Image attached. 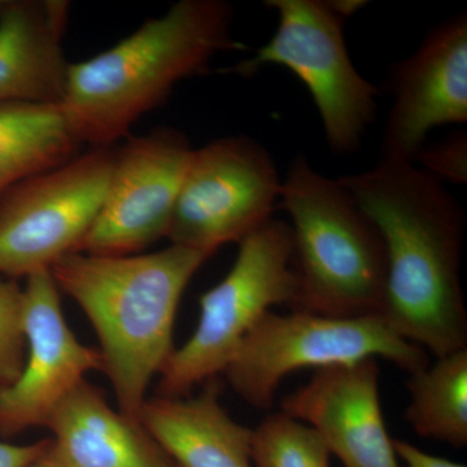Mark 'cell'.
<instances>
[{
	"mask_svg": "<svg viewBox=\"0 0 467 467\" xmlns=\"http://www.w3.org/2000/svg\"><path fill=\"white\" fill-rule=\"evenodd\" d=\"M171 467H173V466H171Z\"/></svg>",
	"mask_w": 467,
	"mask_h": 467,
	"instance_id": "26",
	"label": "cell"
},
{
	"mask_svg": "<svg viewBox=\"0 0 467 467\" xmlns=\"http://www.w3.org/2000/svg\"><path fill=\"white\" fill-rule=\"evenodd\" d=\"M207 252L171 244L149 254L73 252L51 266L58 291L78 304L99 337L119 411L138 422L153 377L173 353L178 306ZM140 423V422H138Z\"/></svg>",
	"mask_w": 467,
	"mask_h": 467,
	"instance_id": "3",
	"label": "cell"
},
{
	"mask_svg": "<svg viewBox=\"0 0 467 467\" xmlns=\"http://www.w3.org/2000/svg\"><path fill=\"white\" fill-rule=\"evenodd\" d=\"M330 457L315 429L282 411L252 430L254 467H331Z\"/></svg>",
	"mask_w": 467,
	"mask_h": 467,
	"instance_id": "19",
	"label": "cell"
},
{
	"mask_svg": "<svg viewBox=\"0 0 467 467\" xmlns=\"http://www.w3.org/2000/svg\"><path fill=\"white\" fill-rule=\"evenodd\" d=\"M115 150L94 149L0 196V276L51 269L77 251L103 207Z\"/></svg>",
	"mask_w": 467,
	"mask_h": 467,
	"instance_id": "8",
	"label": "cell"
},
{
	"mask_svg": "<svg viewBox=\"0 0 467 467\" xmlns=\"http://www.w3.org/2000/svg\"><path fill=\"white\" fill-rule=\"evenodd\" d=\"M232 23L223 0H180L109 50L70 64L58 104L70 131L92 149L126 137L181 81L207 73L218 54L245 50Z\"/></svg>",
	"mask_w": 467,
	"mask_h": 467,
	"instance_id": "2",
	"label": "cell"
},
{
	"mask_svg": "<svg viewBox=\"0 0 467 467\" xmlns=\"http://www.w3.org/2000/svg\"><path fill=\"white\" fill-rule=\"evenodd\" d=\"M281 407L315 429L343 467H400L384 423L376 358L318 368Z\"/></svg>",
	"mask_w": 467,
	"mask_h": 467,
	"instance_id": "13",
	"label": "cell"
},
{
	"mask_svg": "<svg viewBox=\"0 0 467 467\" xmlns=\"http://www.w3.org/2000/svg\"><path fill=\"white\" fill-rule=\"evenodd\" d=\"M23 330V370L14 383L0 386V435L5 438L47 426L61 401L86 380V374L103 370L99 350L79 342L70 330L50 269L26 278Z\"/></svg>",
	"mask_w": 467,
	"mask_h": 467,
	"instance_id": "11",
	"label": "cell"
},
{
	"mask_svg": "<svg viewBox=\"0 0 467 467\" xmlns=\"http://www.w3.org/2000/svg\"><path fill=\"white\" fill-rule=\"evenodd\" d=\"M370 218L386 252L380 317L435 356L467 348L462 284L465 213L447 187L407 160L337 178Z\"/></svg>",
	"mask_w": 467,
	"mask_h": 467,
	"instance_id": "1",
	"label": "cell"
},
{
	"mask_svg": "<svg viewBox=\"0 0 467 467\" xmlns=\"http://www.w3.org/2000/svg\"><path fill=\"white\" fill-rule=\"evenodd\" d=\"M278 207L290 217L296 297L291 310L327 317L380 316L386 252L380 234L339 180L306 155L292 160Z\"/></svg>",
	"mask_w": 467,
	"mask_h": 467,
	"instance_id": "4",
	"label": "cell"
},
{
	"mask_svg": "<svg viewBox=\"0 0 467 467\" xmlns=\"http://www.w3.org/2000/svg\"><path fill=\"white\" fill-rule=\"evenodd\" d=\"M265 5L278 15L275 33L230 72L251 77L270 64L287 67L308 88L331 152H356L376 119L379 90L350 60L346 18L324 0H266Z\"/></svg>",
	"mask_w": 467,
	"mask_h": 467,
	"instance_id": "7",
	"label": "cell"
},
{
	"mask_svg": "<svg viewBox=\"0 0 467 467\" xmlns=\"http://www.w3.org/2000/svg\"><path fill=\"white\" fill-rule=\"evenodd\" d=\"M393 103L384 125L382 158L413 161L427 135L467 122V16L432 27L410 57L389 73Z\"/></svg>",
	"mask_w": 467,
	"mask_h": 467,
	"instance_id": "12",
	"label": "cell"
},
{
	"mask_svg": "<svg viewBox=\"0 0 467 467\" xmlns=\"http://www.w3.org/2000/svg\"><path fill=\"white\" fill-rule=\"evenodd\" d=\"M51 438L27 445L0 441V467H27L50 448Z\"/></svg>",
	"mask_w": 467,
	"mask_h": 467,
	"instance_id": "22",
	"label": "cell"
},
{
	"mask_svg": "<svg viewBox=\"0 0 467 467\" xmlns=\"http://www.w3.org/2000/svg\"><path fill=\"white\" fill-rule=\"evenodd\" d=\"M409 425L418 436L454 448L467 445V348L436 358L410 374Z\"/></svg>",
	"mask_w": 467,
	"mask_h": 467,
	"instance_id": "18",
	"label": "cell"
},
{
	"mask_svg": "<svg viewBox=\"0 0 467 467\" xmlns=\"http://www.w3.org/2000/svg\"><path fill=\"white\" fill-rule=\"evenodd\" d=\"M238 244L225 278L202 295L195 331L162 368L161 396L182 398L223 373L272 306L294 304L297 281L288 223L270 218Z\"/></svg>",
	"mask_w": 467,
	"mask_h": 467,
	"instance_id": "5",
	"label": "cell"
},
{
	"mask_svg": "<svg viewBox=\"0 0 467 467\" xmlns=\"http://www.w3.org/2000/svg\"><path fill=\"white\" fill-rule=\"evenodd\" d=\"M217 377L193 398L147 399L138 422L173 467H254L252 430L220 404Z\"/></svg>",
	"mask_w": 467,
	"mask_h": 467,
	"instance_id": "15",
	"label": "cell"
},
{
	"mask_svg": "<svg viewBox=\"0 0 467 467\" xmlns=\"http://www.w3.org/2000/svg\"><path fill=\"white\" fill-rule=\"evenodd\" d=\"M46 427L67 467H171L140 423L110 408L86 380L61 401Z\"/></svg>",
	"mask_w": 467,
	"mask_h": 467,
	"instance_id": "16",
	"label": "cell"
},
{
	"mask_svg": "<svg viewBox=\"0 0 467 467\" xmlns=\"http://www.w3.org/2000/svg\"><path fill=\"white\" fill-rule=\"evenodd\" d=\"M69 8L67 0H2L0 104L61 103L70 66L63 50Z\"/></svg>",
	"mask_w": 467,
	"mask_h": 467,
	"instance_id": "14",
	"label": "cell"
},
{
	"mask_svg": "<svg viewBox=\"0 0 467 467\" xmlns=\"http://www.w3.org/2000/svg\"><path fill=\"white\" fill-rule=\"evenodd\" d=\"M414 164L444 184L467 182V137L459 131L432 146H423L413 159Z\"/></svg>",
	"mask_w": 467,
	"mask_h": 467,
	"instance_id": "21",
	"label": "cell"
},
{
	"mask_svg": "<svg viewBox=\"0 0 467 467\" xmlns=\"http://www.w3.org/2000/svg\"><path fill=\"white\" fill-rule=\"evenodd\" d=\"M282 180L269 150L247 135L193 150L167 234L171 244L214 252L273 218Z\"/></svg>",
	"mask_w": 467,
	"mask_h": 467,
	"instance_id": "9",
	"label": "cell"
},
{
	"mask_svg": "<svg viewBox=\"0 0 467 467\" xmlns=\"http://www.w3.org/2000/svg\"><path fill=\"white\" fill-rule=\"evenodd\" d=\"M192 152L186 135L169 128L115 150L103 207L76 252L128 256L167 238Z\"/></svg>",
	"mask_w": 467,
	"mask_h": 467,
	"instance_id": "10",
	"label": "cell"
},
{
	"mask_svg": "<svg viewBox=\"0 0 467 467\" xmlns=\"http://www.w3.org/2000/svg\"><path fill=\"white\" fill-rule=\"evenodd\" d=\"M391 361L409 374L430 364L425 350L402 339L380 316L327 317L270 310L248 334L223 371L234 391L257 409L275 404L282 380L301 368Z\"/></svg>",
	"mask_w": 467,
	"mask_h": 467,
	"instance_id": "6",
	"label": "cell"
},
{
	"mask_svg": "<svg viewBox=\"0 0 467 467\" xmlns=\"http://www.w3.org/2000/svg\"><path fill=\"white\" fill-rule=\"evenodd\" d=\"M26 358L23 330V288L0 276V386L14 383Z\"/></svg>",
	"mask_w": 467,
	"mask_h": 467,
	"instance_id": "20",
	"label": "cell"
},
{
	"mask_svg": "<svg viewBox=\"0 0 467 467\" xmlns=\"http://www.w3.org/2000/svg\"><path fill=\"white\" fill-rule=\"evenodd\" d=\"M393 447L396 456L405 467H467L463 463L427 453L409 441H393Z\"/></svg>",
	"mask_w": 467,
	"mask_h": 467,
	"instance_id": "23",
	"label": "cell"
},
{
	"mask_svg": "<svg viewBox=\"0 0 467 467\" xmlns=\"http://www.w3.org/2000/svg\"><path fill=\"white\" fill-rule=\"evenodd\" d=\"M0 3H2V0H0Z\"/></svg>",
	"mask_w": 467,
	"mask_h": 467,
	"instance_id": "25",
	"label": "cell"
},
{
	"mask_svg": "<svg viewBox=\"0 0 467 467\" xmlns=\"http://www.w3.org/2000/svg\"><path fill=\"white\" fill-rule=\"evenodd\" d=\"M81 146L58 106L0 104V196L75 159Z\"/></svg>",
	"mask_w": 467,
	"mask_h": 467,
	"instance_id": "17",
	"label": "cell"
},
{
	"mask_svg": "<svg viewBox=\"0 0 467 467\" xmlns=\"http://www.w3.org/2000/svg\"><path fill=\"white\" fill-rule=\"evenodd\" d=\"M27 467H67L64 465L63 461L57 456L54 447H52V441L50 448L38 457L34 462L30 463Z\"/></svg>",
	"mask_w": 467,
	"mask_h": 467,
	"instance_id": "24",
	"label": "cell"
}]
</instances>
